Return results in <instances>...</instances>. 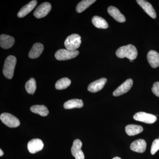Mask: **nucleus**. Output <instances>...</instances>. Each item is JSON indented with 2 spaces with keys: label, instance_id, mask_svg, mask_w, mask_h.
I'll return each instance as SVG.
<instances>
[{
  "label": "nucleus",
  "instance_id": "9",
  "mask_svg": "<svg viewBox=\"0 0 159 159\" xmlns=\"http://www.w3.org/2000/svg\"><path fill=\"white\" fill-rule=\"evenodd\" d=\"M133 81L131 79H128L125 80V82L119 86V87L115 90L113 93V95L115 97H118L128 92L132 87Z\"/></svg>",
  "mask_w": 159,
  "mask_h": 159
},
{
  "label": "nucleus",
  "instance_id": "1",
  "mask_svg": "<svg viewBox=\"0 0 159 159\" xmlns=\"http://www.w3.org/2000/svg\"><path fill=\"white\" fill-rule=\"evenodd\" d=\"M138 51L134 46L132 44L122 46L117 50L116 54L120 58L126 57L130 60H134L138 56Z\"/></svg>",
  "mask_w": 159,
  "mask_h": 159
},
{
  "label": "nucleus",
  "instance_id": "18",
  "mask_svg": "<svg viewBox=\"0 0 159 159\" xmlns=\"http://www.w3.org/2000/svg\"><path fill=\"white\" fill-rule=\"evenodd\" d=\"M44 50V47L40 43H35L29 51V57L31 59H34L39 57Z\"/></svg>",
  "mask_w": 159,
  "mask_h": 159
},
{
  "label": "nucleus",
  "instance_id": "23",
  "mask_svg": "<svg viewBox=\"0 0 159 159\" xmlns=\"http://www.w3.org/2000/svg\"><path fill=\"white\" fill-rule=\"evenodd\" d=\"M96 2V0H84V1H82L78 3L77 5V7H76V11L78 13H81Z\"/></svg>",
  "mask_w": 159,
  "mask_h": 159
},
{
  "label": "nucleus",
  "instance_id": "4",
  "mask_svg": "<svg viewBox=\"0 0 159 159\" xmlns=\"http://www.w3.org/2000/svg\"><path fill=\"white\" fill-rule=\"evenodd\" d=\"M0 119L4 124L10 128H15L20 125L19 120L13 115L8 113L1 114Z\"/></svg>",
  "mask_w": 159,
  "mask_h": 159
},
{
  "label": "nucleus",
  "instance_id": "27",
  "mask_svg": "<svg viewBox=\"0 0 159 159\" xmlns=\"http://www.w3.org/2000/svg\"><path fill=\"white\" fill-rule=\"evenodd\" d=\"M152 91L155 95L159 97V82H156L153 84Z\"/></svg>",
  "mask_w": 159,
  "mask_h": 159
},
{
  "label": "nucleus",
  "instance_id": "8",
  "mask_svg": "<svg viewBox=\"0 0 159 159\" xmlns=\"http://www.w3.org/2000/svg\"><path fill=\"white\" fill-rule=\"evenodd\" d=\"M82 146V142L79 139L74 140L71 148V153L75 159H84V154L81 150Z\"/></svg>",
  "mask_w": 159,
  "mask_h": 159
},
{
  "label": "nucleus",
  "instance_id": "5",
  "mask_svg": "<svg viewBox=\"0 0 159 159\" xmlns=\"http://www.w3.org/2000/svg\"><path fill=\"white\" fill-rule=\"evenodd\" d=\"M79 51H70L67 49H60L56 52L55 57L59 61L67 60L72 59L78 56Z\"/></svg>",
  "mask_w": 159,
  "mask_h": 159
},
{
  "label": "nucleus",
  "instance_id": "24",
  "mask_svg": "<svg viewBox=\"0 0 159 159\" xmlns=\"http://www.w3.org/2000/svg\"><path fill=\"white\" fill-rule=\"evenodd\" d=\"M71 83V80L69 78L64 77L57 80L55 84V88L57 90L65 89L70 85Z\"/></svg>",
  "mask_w": 159,
  "mask_h": 159
},
{
  "label": "nucleus",
  "instance_id": "21",
  "mask_svg": "<svg viewBox=\"0 0 159 159\" xmlns=\"http://www.w3.org/2000/svg\"><path fill=\"white\" fill-rule=\"evenodd\" d=\"M92 23L98 29H106L108 28V24L105 19L99 16H94L92 20Z\"/></svg>",
  "mask_w": 159,
  "mask_h": 159
},
{
  "label": "nucleus",
  "instance_id": "11",
  "mask_svg": "<svg viewBox=\"0 0 159 159\" xmlns=\"http://www.w3.org/2000/svg\"><path fill=\"white\" fill-rule=\"evenodd\" d=\"M137 2L143 9L145 12L151 17L155 19L157 17L156 12L150 3L144 0H137Z\"/></svg>",
  "mask_w": 159,
  "mask_h": 159
},
{
  "label": "nucleus",
  "instance_id": "26",
  "mask_svg": "<svg viewBox=\"0 0 159 159\" xmlns=\"http://www.w3.org/2000/svg\"><path fill=\"white\" fill-rule=\"evenodd\" d=\"M159 149V138L158 139H156L154 140L151 148V153L154 155Z\"/></svg>",
  "mask_w": 159,
  "mask_h": 159
},
{
  "label": "nucleus",
  "instance_id": "2",
  "mask_svg": "<svg viewBox=\"0 0 159 159\" xmlns=\"http://www.w3.org/2000/svg\"><path fill=\"white\" fill-rule=\"evenodd\" d=\"M16 64V58L14 56L9 55L6 58L3 69V74L5 77L9 79L12 78Z\"/></svg>",
  "mask_w": 159,
  "mask_h": 159
},
{
  "label": "nucleus",
  "instance_id": "15",
  "mask_svg": "<svg viewBox=\"0 0 159 159\" xmlns=\"http://www.w3.org/2000/svg\"><path fill=\"white\" fill-rule=\"evenodd\" d=\"M37 4V1L35 0L31 1L27 5L23 6L17 14L18 17L23 18L29 14L35 8Z\"/></svg>",
  "mask_w": 159,
  "mask_h": 159
},
{
  "label": "nucleus",
  "instance_id": "25",
  "mask_svg": "<svg viewBox=\"0 0 159 159\" xmlns=\"http://www.w3.org/2000/svg\"><path fill=\"white\" fill-rule=\"evenodd\" d=\"M25 89L28 93L33 94L35 93L36 89V83L34 78H31L26 82Z\"/></svg>",
  "mask_w": 159,
  "mask_h": 159
},
{
  "label": "nucleus",
  "instance_id": "10",
  "mask_svg": "<svg viewBox=\"0 0 159 159\" xmlns=\"http://www.w3.org/2000/svg\"><path fill=\"white\" fill-rule=\"evenodd\" d=\"M43 143L39 139H33L30 140L28 144V148L29 152L32 154L36 153L43 148Z\"/></svg>",
  "mask_w": 159,
  "mask_h": 159
},
{
  "label": "nucleus",
  "instance_id": "12",
  "mask_svg": "<svg viewBox=\"0 0 159 159\" xmlns=\"http://www.w3.org/2000/svg\"><path fill=\"white\" fill-rule=\"evenodd\" d=\"M107 81V79L105 78H100L99 80L91 83L89 85L88 90L91 93H95L101 90Z\"/></svg>",
  "mask_w": 159,
  "mask_h": 159
},
{
  "label": "nucleus",
  "instance_id": "17",
  "mask_svg": "<svg viewBox=\"0 0 159 159\" xmlns=\"http://www.w3.org/2000/svg\"><path fill=\"white\" fill-rule=\"evenodd\" d=\"M148 62L152 67L156 68L159 66V54L157 51L151 50L147 56Z\"/></svg>",
  "mask_w": 159,
  "mask_h": 159
},
{
  "label": "nucleus",
  "instance_id": "22",
  "mask_svg": "<svg viewBox=\"0 0 159 159\" xmlns=\"http://www.w3.org/2000/svg\"><path fill=\"white\" fill-rule=\"evenodd\" d=\"M30 110L32 112L42 116H46L49 114L48 110L44 105H33L31 107Z\"/></svg>",
  "mask_w": 159,
  "mask_h": 159
},
{
  "label": "nucleus",
  "instance_id": "3",
  "mask_svg": "<svg viewBox=\"0 0 159 159\" xmlns=\"http://www.w3.org/2000/svg\"><path fill=\"white\" fill-rule=\"evenodd\" d=\"M81 37L79 34H71L66 39L64 44L66 48L70 51H76L81 44Z\"/></svg>",
  "mask_w": 159,
  "mask_h": 159
},
{
  "label": "nucleus",
  "instance_id": "28",
  "mask_svg": "<svg viewBox=\"0 0 159 159\" xmlns=\"http://www.w3.org/2000/svg\"><path fill=\"white\" fill-rule=\"evenodd\" d=\"M4 154V152H3V151L2 149H0V156L2 157Z\"/></svg>",
  "mask_w": 159,
  "mask_h": 159
},
{
  "label": "nucleus",
  "instance_id": "29",
  "mask_svg": "<svg viewBox=\"0 0 159 159\" xmlns=\"http://www.w3.org/2000/svg\"><path fill=\"white\" fill-rule=\"evenodd\" d=\"M112 159H122L121 158L119 157H115L113 158Z\"/></svg>",
  "mask_w": 159,
  "mask_h": 159
},
{
  "label": "nucleus",
  "instance_id": "14",
  "mask_svg": "<svg viewBox=\"0 0 159 159\" xmlns=\"http://www.w3.org/2000/svg\"><path fill=\"white\" fill-rule=\"evenodd\" d=\"M14 38L12 36L4 34L0 36V46L3 48H10L14 45Z\"/></svg>",
  "mask_w": 159,
  "mask_h": 159
},
{
  "label": "nucleus",
  "instance_id": "13",
  "mask_svg": "<svg viewBox=\"0 0 159 159\" xmlns=\"http://www.w3.org/2000/svg\"><path fill=\"white\" fill-rule=\"evenodd\" d=\"M146 142L143 139H140L135 140L131 143L130 148L131 150L139 153H143L146 148Z\"/></svg>",
  "mask_w": 159,
  "mask_h": 159
},
{
  "label": "nucleus",
  "instance_id": "7",
  "mask_svg": "<svg viewBox=\"0 0 159 159\" xmlns=\"http://www.w3.org/2000/svg\"><path fill=\"white\" fill-rule=\"evenodd\" d=\"M51 9V6L50 3H43L35 9L34 12V15L38 19L42 18L48 14Z\"/></svg>",
  "mask_w": 159,
  "mask_h": 159
},
{
  "label": "nucleus",
  "instance_id": "16",
  "mask_svg": "<svg viewBox=\"0 0 159 159\" xmlns=\"http://www.w3.org/2000/svg\"><path fill=\"white\" fill-rule=\"evenodd\" d=\"M107 11L114 19L120 23L125 22V18L123 15L120 12L119 9L114 6H111L108 7Z\"/></svg>",
  "mask_w": 159,
  "mask_h": 159
},
{
  "label": "nucleus",
  "instance_id": "6",
  "mask_svg": "<svg viewBox=\"0 0 159 159\" xmlns=\"http://www.w3.org/2000/svg\"><path fill=\"white\" fill-rule=\"evenodd\" d=\"M134 119L136 121H140L148 124H152L157 121V118L154 115L147 113L145 112H139L135 114Z\"/></svg>",
  "mask_w": 159,
  "mask_h": 159
},
{
  "label": "nucleus",
  "instance_id": "19",
  "mask_svg": "<svg viewBox=\"0 0 159 159\" xmlns=\"http://www.w3.org/2000/svg\"><path fill=\"white\" fill-rule=\"evenodd\" d=\"M125 131L129 136H132L142 133L143 128L141 125L130 124L125 126Z\"/></svg>",
  "mask_w": 159,
  "mask_h": 159
},
{
  "label": "nucleus",
  "instance_id": "20",
  "mask_svg": "<svg viewBox=\"0 0 159 159\" xmlns=\"http://www.w3.org/2000/svg\"><path fill=\"white\" fill-rule=\"evenodd\" d=\"M83 105V102L81 99H72L65 102L64 107L66 109H71L75 108H81Z\"/></svg>",
  "mask_w": 159,
  "mask_h": 159
}]
</instances>
